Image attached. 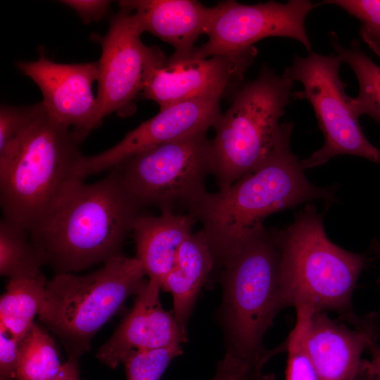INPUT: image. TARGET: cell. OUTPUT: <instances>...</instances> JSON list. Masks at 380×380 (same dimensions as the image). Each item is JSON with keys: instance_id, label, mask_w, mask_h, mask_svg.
Instances as JSON below:
<instances>
[{"instance_id": "obj_20", "label": "cell", "mask_w": 380, "mask_h": 380, "mask_svg": "<svg viewBox=\"0 0 380 380\" xmlns=\"http://www.w3.org/2000/svg\"><path fill=\"white\" fill-rule=\"evenodd\" d=\"M46 284L44 275L8 279L0 300V329L23 339L42 309Z\"/></svg>"}, {"instance_id": "obj_10", "label": "cell", "mask_w": 380, "mask_h": 380, "mask_svg": "<svg viewBox=\"0 0 380 380\" xmlns=\"http://www.w3.org/2000/svg\"><path fill=\"white\" fill-rule=\"evenodd\" d=\"M318 4L308 0L274 1L247 5L226 1L215 6L207 31L208 40L195 48L192 56L206 58L222 56L232 59L256 57L254 44L267 37L295 39L311 51L305 28L308 15Z\"/></svg>"}, {"instance_id": "obj_23", "label": "cell", "mask_w": 380, "mask_h": 380, "mask_svg": "<svg viewBox=\"0 0 380 380\" xmlns=\"http://www.w3.org/2000/svg\"><path fill=\"white\" fill-rule=\"evenodd\" d=\"M62 366L53 338L34 322L19 343L15 380H52Z\"/></svg>"}, {"instance_id": "obj_19", "label": "cell", "mask_w": 380, "mask_h": 380, "mask_svg": "<svg viewBox=\"0 0 380 380\" xmlns=\"http://www.w3.org/2000/svg\"><path fill=\"white\" fill-rule=\"evenodd\" d=\"M215 260L203 230L191 232L179 247L173 267L161 284L162 289L172 294L173 315L184 329Z\"/></svg>"}, {"instance_id": "obj_18", "label": "cell", "mask_w": 380, "mask_h": 380, "mask_svg": "<svg viewBox=\"0 0 380 380\" xmlns=\"http://www.w3.org/2000/svg\"><path fill=\"white\" fill-rule=\"evenodd\" d=\"M196 222L190 213L162 210L158 216L140 214L132 233L136 245V258L141 262L148 279L160 285L170 272L185 239Z\"/></svg>"}, {"instance_id": "obj_12", "label": "cell", "mask_w": 380, "mask_h": 380, "mask_svg": "<svg viewBox=\"0 0 380 380\" xmlns=\"http://www.w3.org/2000/svg\"><path fill=\"white\" fill-rule=\"evenodd\" d=\"M221 99L207 96L160 109L113 146L96 155L82 156L76 167V177L84 181L140 152L214 128L222 115Z\"/></svg>"}, {"instance_id": "obj_35", "label": "cell", "mask_w": 380, "mask_h": 380, "mask_svg": "<svg viewBox=\"0 0 380 380\" xmlns=\"http://www.w3.org/2000/svg\"><path fill=\"white\" fill-rule=\"evenodd\" d=\"M259 380H274V376L270 374H263Z\"/></svg>"}, {"instance_id": "obj_14", "label": "cell", "mask_w": 380, "mask_h": 380, "mask_svg": "<svg viewBox=\"0 0 380 380\" xmlns=\"http://www.w3.org/2000/svg\"><path fill=\"white\" fill-rule=\"evenodd\" d=\"M255 58H197L191 56L183 60L168 58L150 69L141 96L157 103L160 109L199 98L222 97L240 87Z\"/></svg>"}, {"instance_id": "obj_15", "label": "cell", "mask_w": 380, "mask_h": 380, "mask_svg": "<svg viewBox=\"0 0 380 380\" xmlns=\"http://www.w3.org/2000/svg\"><path fill=\"white\" fill-rule=\"evenodd\" d=\"M379 322L373 313L350 328L326 312L307 311L305 343L319 380H355L362 353L379 336Z\"/></svg>"}, {"instance_id": "obj_3", "label": "cell", "mask_w": 380, "mask_h": 380, "mask_svg": "<svg viewBox=\"0 0 380 380\" xmlns=\"http://www.w3.org/2000/svg\"><path fill=\"white\" fill-rule=\"evenodd\" d=\"M80 142L45 110L0 152L2 218L27 232L77 179ZM81 180V179H80Z\"/></svg>"}, {"instance_id": "obj_31", "label": "cell", "mask_w": 380, "mask_h": 380, "mask_svg": "<svg viewBox=\"0 0 380 380\" xmlns=\"http://www.w3.org/2000/svg\"><path fill=\"white\" fill-rule=\"evenodd\" d=\"M368 350L371 354L370 360H362V365L376 380H380V346L374 342Z\"/></svg>"}, {"instance_id": "obj_34", "label": "cell", "mask_w": 380, "mask_h": 380, "mask_svg": "<svg viewBox=\"0 0 380 380\" xmlns=\"http://www.w3.org/2000/svg\"><path fill=\"white\" fill-rule=\"evenodd\" d=\"M372 249L373 251L380 261V242L378 241H374L372 243ZM377 319L380 321V310L378 312L375 313Z\"/></svg>"}, {"instance_id": "obj_30", "label": "cell", "mask_w": 380, "mask_h": 380, "mask_svg": "<svg viewBox=\"0 0 380 380\" xmlns=\"http://www.w3.org/2000/svg\"><path fill=\"white\" fill-rule=\"evenodd\" d=\"M60 3L75 11L84 23L101 20L111 4L106 0H63Z\"/></svg>"}, {"instance_id": "obj_9", "label": "cell", "mask_w": 380, "mask_h": 380, "mask_svg": "<svg viewBox=\"0 0 380 380\" xmlns=\"http://www.w3.org/2000/svg\"><path fill=\"white\" fill-rule=\"evenodd\" d=\"M342 60L338 55H322L313 51L306 56L295 55L283 75L303 89L293 91V99L306 100L312 106L323 146L301 160L304 169L322 165L341 155L364 158L380 165V150L363 133L351 97L346 93V84L340 77Z\"/></svg>"}, {"instance_id": "obj_1", "label": "cell", "mask_w": 380, "mask_h": 380, "mask_svg": "<svg viewBox=\"0 0 380 380\" xmlns=\"http://www.w3.org/2000/svg\"><path fill=\"white\" fill-rule=\"evenodd\" d=\"M293 123L284 122L281 135L256 169L229 186L207 192L189 213L202 224L215 258L223 262L264 227L271 214L310 201H336L335 189L322 188L306 177L290 146Z\"/></svg>"}, {"instance_id": "obj_28", "label": "cell", "mask_w": 380, "mask_h": 380, "mask_svg": "<svg viewBox=\"0 0 380 380\" xmlns=\"http://www.w3.org/2000/svg\"><path fill=\"white\" fill-rule=\"evenodd\" d=\"M267 362L247 359L227 351L218 362L212 380H259Z\"/></svg>"}, {"instance_id": "obj_17", "label": "cell", "mask_w": 380, "mask_h": 380, "mask_svg": "<svg viewBox=\"0 0 380 380\" xmlns=\"http://www.w3.org/2000/svg\"><path fill=\"white\" fill-rule=\"evenodd\" d=\"M120 4L137 15L143 32H148L175 48L171 60L190 57L198 38L206 34L215 13L195 0H125Z\"/></svg>"}, {"instance_id": "obj_27", "label": "cell", "mask_w": 380, "mask_h": 380, "mask_svg": "<svg viewBox=\"0 0 380 380\" xmlns=\"http://www.w3.org/2000/svg\"><path fill=\"white\" fill-rule=\"evenodd\" d=\"M44 110L42 102L26 106L2 104L0 108V152L13 143Z\"/></svg>"}, {"instance_id": "obj_4", "label": "cell", "mask_w": 380, "mask_h": 380, "mask_svg": "<svg viewBox=\"0 0 380 380\" xmlns=\"http://www.w3.org/2000/svg\"><path fill=\"white\" fill-rule=\"evenodd\" d=\"M280 250V282L284 308L312 312L333 311L353 324L352 297L366 258L327 237L322 216L307 203L285 229L276 231Z\"/></svg>"}, {"instance_id": "obj_11", "label": "cell", "mask_w": 380, "mask_h": 380, "mask_svg": "<svg viewBox=\"0 0 380 380\" xmlns=\"http://www.w3.org/2000/svg\"><path fill=\"white\" fill-rule=\"evenodd\" d=\"M119 6L101 40L102 51L97 62L98 126L113 113L121 117L132 115L148 71L167 60L158 48L142 42L144 32L135 13L120 3Z\"/></svg>"}, {"instance_id": "obj_7", "label": "cell", "mask_w": 380, "mask_h": 380, "mask_svg": "<svg viewBox=\"0 0 380 380\" xmlns=\"http://www.w3.org/2000/svg\"><path fill=\"white\" fill-rule=\"evenodd\" d=\"M145 276L137 258L122 254L88 274H57L46 284L39 319L58 336L70 355L78 357L127 298L138 292Z\"/></svg>"}, {"instance_id": "obj_22", "label": "cell", "mask_w": 380, "mask_h": 380, "mask_svg": "<svg viewBox=\"0 0 380 380\" xmlns=\"http://www.w3.org/2000/svg\"><path fill=\"white\" fill-rule=\"evenodd\" d=\"M42 256L28 232L1 218L0 222V274L8 279L43 276Z\"/></svg>"}, {"instance_id": "obj_6", "label": "cell", "mask_w": 380, "mask_h": 380, "mask_svg": "<svg viewBox=\"0 0 380 380\" xmlns=\"http://www.w3.org/2000/svg\"><path fill=\"white\" fill-rule=\"evenodd\" d=\"M294 82L264 64L255 79L241 85L214 127L212 174L225 189L256 169L276 145L280 118L293 100Z\"/></svg>"}, {"instance_id": "obj_24", "label": "cell", "mask_w": 380, "mask_h": 380, "mask_svg": "<svg viewBox=\"0 0 380 380\" xmlns=\"http://www.w3.org/2000/svg\"><path fill=\"white\" fill-rule=\"evenodd\" d=\"M181 346L130 353L123 360L127 380H160Z\"/></svg>"}, {"instance_id": "obj_8", "label": "cell", "mask_w": 380, "mask_h": 380, "mask_svg": "<svg viewBox=\"0 0 380 380\" xmlns=\"http://www.w3.org/2000/svg\"><path fill=\"white\" fill-rule=\"evenodd\" d=\"M200 132L140 152L113 168L127 192L142 209L190 211L206 194L212 174L211 139Z\"/></svg>"}, {"instance_id": "obj_16", "label": "cell", "mask_w": 380, "mask_h": 380, "mask_svg": "<svg viewBox=\"0 0 380 380\" xmlns=\"http://www.w3.org/2000/svg\"><path fill=\"white\" fill-rule=\"evenodd\" d=\"M161 285L146 281L136 293L134 303L115 331L96 353L99 361L115 369L133 351L181 346L186 331L160 301Z\"/></svg>"}, {"instance_id": "obj_29", "label": "cell", "mask_w": 380, "mask_h": 380, "mask_svg": "<svg viewBox=\"0 0 380 380\" xmlns=\"http://www.w3.org/2000/svg\"><path fill=\"white\" fill-rule=\"evenodd\" d=\"M19 343L20 341L0 329L1 380L15 378L19 359Z\"/></svg>"}, {"instance_id": "obj_26", "label": "cell", "mask_w": 380, "mask_h": 380, "mask_svg": "<svg viewBox=\"0 0 380 380\" xmlns=\"http://www.w3.org/2000/svg\"><path fill=\"white\" fill-rule=\"evenodd\" d=\"M339 7L360 22V35L380 58V0H324L318 5Z\"/></svg>"}, {"instance_id": "obj_33", "label": "cell", "mask_w": 380, "mask_h": 380, "mask_svg": "<svg viewBox=\"0 0 380 380\" xmlns=\"http://www.w3.org/2000/svg\"><path fill=\"white\" fill-rule=\"evenodd\" d=\"M355 380H376L374 377L369 373L362 363L361 369Z\"/></svg>"}, {"instance_id": "obj_21", "label": "cell", "mask_w": 380, "mask_h": 380, "mask_svg": "<svg viewBox=\"0 0 380 380\" xmlns=\"http://www.w3.org/2000/svg\"><path fill=\"white\" fill-rule=\"evenodd\" d=\"M330 44L336 55L353 70L357 80L359 91L351 97L352 106L360 117L367 115L380 126V65L375 63L353 39L348 47L343 46L336 33L329 34Z\"/></svg>"}, {"instance_id": "obj_13", "label": "cell", "mask_w": 380, "mask_h": 380, "mask_svg": "<svg viewBox=\"0 0 380 380\" xmlns=\"http://www.w3.org/2000/svg\"><path fill=\"white\" fill-rule=\"evenodd\" d=\"M16 66L39 88L46 113L70 129L80 142L98 127V103L93 84L98 80V63H58L41 55Z\"/></svg>"}, {"instance_id": "obj_5", "label": "cell", "mask_w": 380, "mask_h": 380, "mask_svg": "<svg viewBox=\"0 0 380 380\" xmlns=\"http://www.w3.org/2000/svg\"><path fill=\"white\" fill-rule=\"evenodd\" d=\"M280 260L277 232L264 227L223 262V317L228 351L267 361L284 351L282 346L272 350L262 346L265 332L285 308Z\"/></svg>"}, {"instance_id": "obj_32", "label": "cell", "mask_w": 380, "mask_h": 380, "mask_svg": "<svg viewBox=\"0 0 380 380\" xmlns=\"http://www.w3.org/2000/svg\"><path fill=\"white\" fill-rule=\"evenodd\" d=\"M77 357L70 355L58 375L52 380H80Z\"/></svg>"}, {"instance_id": "obj_2", "label": "cell", "mask_w": 380, "mask_h": 380, "mask_svg": "<svg viewBox=\"0 0 380 380\" xmlns=\"http://www.w3.org/2000/svg\"><path fill=\"white\" fill-rule=\"evenodd\" d=\"M87 184L76 180L29 232L33 245L59 273H70L120 253L141 208L117 172Z\"/></svg>"}, {"instance_id": "obj_25", "label": "cell", "mask_w": 380, "mask_h": 380, "mask_svg": "<svg viewBox=\"0 0 380 380\" xmlns=\"http://www.w3.org/2000/svg\"><path fill=\"white\" fill-rule=\"evenodd\" d=\"M296 311V324L284 342L287 353L285 380H319L305 343L307 310L298 309Z\"/></svg>"}]
</instances>
